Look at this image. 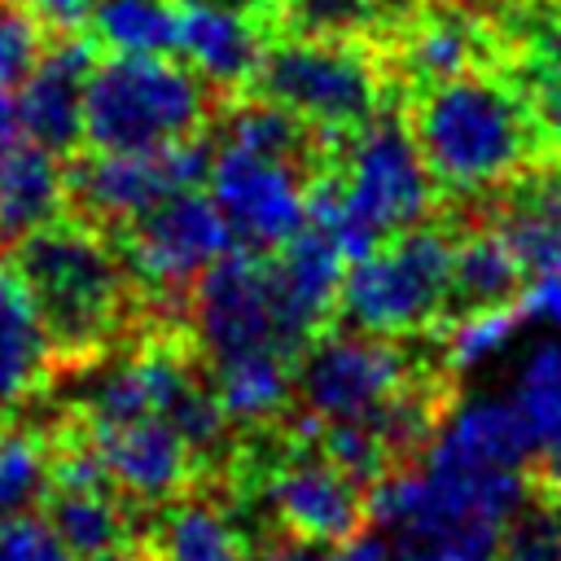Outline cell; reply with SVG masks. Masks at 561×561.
Segmentation results:
<instances>
[{"label":"cell","instance_id":"603a6c76","mask_svg":"<svg viewBox=\"0 0 561 561\" xmlns=\"http://www.w3.org/2000/svg\"><path fill=\"white\" fill-rule=\"evenodd\" d=\"M522 280L526 272L495 224L469 228L460 241H451V311L513 302Z\"/></svg>","mask_w":561,"mask_h":561},{"label":"cell","instance_id":"d4e9b609","mask_svg":"<svg viewBox=\"0 0 561 561\" xmlns=\"http://www.w3.org/2000/svg\"><path fill=\"white\" fill-rule=\"evenodd\" d=\"M88 26L110 53H175L180 0H92Z\"/></svg>","mask_w":561,"mask_h":561},{"label":"cell","instance_id":"f1b7e54d","mask_svg":"<svg viewBox=\"0 0 561 561\" xmlns=\"http://www.w3.org/2000/svg\"><path fill=\"white\" fill-rule=\"evenodd\" d=\"M508 522H438L390 535L394 561H495Z\"/></svg>","mask_w":561,"mask_h":561},{"label":"cell","instance_id":"6da1fadb","mask_svg":"<svg viewBox=\"0 0 561 561\" xmlns=\"http://www.w3.org/2000/svg\"><path fill=\"white\" fill-rule=\"evenodd\" d=\"M403 123L438 193L482 197L548 162V136L530 92L504 66H478L408 88Z\"/></svg>","mask_w":561,"mask_h":561},{"label":"cell","instance_id":"2e32d148","mask_svg":"<svg viewBox=\"0 0 561 561\" xmlns=\"http://www.w3.org/2000/svg\"><path fill=\"white\" fill-rule=\"evenodd\" d=\"M272 272H276V289H280V307L289 316V329L307 346L337 316V285H342L346 259L320 228L302 224L280 250H272Z\"/></svg>","mask_w":561,"mask_h":561},{"label":"cell","instance_id":"60d3db41","mask_svg":"<svg viewBox=\"0 0 561 561\" xmlns=\"http://www.w3.org/2000/svg\"><path fill=\"white\" fill-rule=\"evenodd\" d=\"M22 145V118H18V96L9 88H0V158Z\"/></svg>","mask_w":561,"mask_h":561},{"label":"cell","instance_id":"8fae6325","mask_svg":"<svg viewBox=\"0 0 561 561\" xmlns=\"http://www.w3.org/2000/svg\"><path fill=\"white\" fill-rule=\"evenodd\" d=\"M311 175L316 171L289 158L219 145L210 158L206 184H210V202L219 206L232 241L272 254L307 224Z\"/></svg>","mask_w":561,"mask_h":561},{"label":"cell","instance_id":"44dd1931","mask_svg":"<svg viewBox=\"0 0 561 561\" xmlns=\"http://www.w3.org/2000/svg\"><path fill=\"white\" fill-rule=\"evenodd\" d=\"M294 355L285 351H241L228 359H210L215 399L228 425H272L294 403Z\"/></svg>","mask_w":561,"mask_h":561},{"label":"cell","instance_id":"836d02e7","mask_svg":"<svg viewBox=\"0 0 561 561\" xmlns=\"http://www.w3.org/2000/svg\"><path fill=\"white\" fill-rule=\"evenodd\" d=\"M513 307H517L522 320H552V324H561V263L526 276L517 298H513Z\"/></svg>","mask_w":561,"mask_h":561},{"label":"cell","instance_id":"cb8c5ba5","mask_svg":"<svg viewBox=\"0 0 561 561\" xmlns=\"http://www.w3.org/2000/svg\"><path fill=\"white\" fill-rule=\"evenodd\" d=\"M153 561H250L241 526L210 500H171L153 530Z\"/></svg>","mask_w":561,"mask_h":561},{"label":"cell","instance_id":"b9f144b4","mask_svg":"<svg viewBox=\"0 0 561 561\" xmlns=\"http://www.w3.org/2000/svg\"><path fill=\"white\" fill-rule=\"evenodd\" d=\"M88 561H153V557H145V548H136V543H123V548L96 552V557H88Z\"/></svg>","mask_w":561,"mask_h":561},{"label":"cell","instance_id":"ffe728a7","mask_svg":"<svg viewBox=\"0 0 561 561\" xmlns=\"http://www.w3.org/2000/svg\"><path fill=\"white\" fill-rule=\"evenodd\" d=\"M66 206H70V193H66V171L57 167V153L22 140L0 158V250L61 219Z\"/></svg>","mask_w":561,"mask_h":561},{"label":"cell","instance_id":"3957f363","mask_svg":"<svg viewBox=\"0 0 561 561\" xmlns=\"http://www.w3.org/2000/svg\"><path fill=\"white\" fill-rule=\"evenodd\" d=\"M13 267L22 272L44 320L53 368H83L123 333L131 276L110 232L61 215L13 245Z\"/></svg>","mask_w":561,"mask_h":561},{"label":"cell","instance_id":"e0dca14e","mask_svg":"<svg viewBox=\"0 0 561 561\" xmlns=\"http://www.w3.org/2000/svg\"><path fill=\"white\" fill-rule=\"evenodd\" d=\"M421 451H434V456H447L460 465H482V469H526L535 438L522 425L513 399L486 394V399L443 408V416Z\"/></svg>","mask_w":561,"mask_h":561},{"label":"cell","instance_id":"ac0fdd59","mask_svg":"<svg viewBox=\"0 0 561 561\" xmlns=\"http://www.w3.org/2000/svg\"><path fill=\"white\" fill-rule=\"evenodd\" d=\"M263 26L241 18V13H224V9H206V4H180V39L175 53L184 57V66H193L210 88L237 96L250 88L259 57H263Z\"/></svg>","mask_w":561,"mask_h":561},{"label":"cell","instance_id":"4dcf8cb0","mask_svg":"<svg viewBox=\"0 0 561 561\" xmlns=\"http://www.w3.org/2000/svg\"><path fill=\"white\" fill-rule=\"evenodd\" d=\"M495 561H561V504L548 495L526 500L508 517Z\"/></svg>","mask_w":561,"mask_h":561},{"label":"cell","instance_id":"9a60e30c","mask_svg":"<svg viewBox=\"0 0 561 561\" xmlns=\"http://www.w3.org/2000/svg\"><path fill=\"white\" fill-rule=\"evenodd\" d=\"M96 61V44L79 35H57L18 83L22 136L48 153H75L83 140V83Z\"/></svg>","mask_w":561,"mask_h":561},{"label":"cell","instance_id":"f546056e","mask_svg":"<svg viewBox=\"0 0 561 561\" xmlns=\"http://www.w3.org/2000/svg\"><path fill=\"white\" fill-rule=\"evenodd\" d=\"M513 408L522 416V425L530 430L535 447L561 430V342H539L522 373H517V386H513Z\"/></svg>","mask_w":561,"mask_h":561},{"label":"cell","instance_id":"4316f807","mask_svg":"<svg viewBox=\"0 0 561 561\" xmlns=\"http://www.w3.org/2000/svg\"><path fill=\"white\" fill-rule=\"evenodd\" d=\"M412 0H280V31H307V35H355L377 39L386 35Z\"/></svg>","mask_w":561,"mask_h":561},{"label":"cell","instance_id":"8d00e7d4","mask_svg":"<svg viewBox=\"0 0 561 561\" xmlns=\"http://www.w3.org/2000/svg\"><path fill=\"white\" fill-rule=\"evenodd\" d=\"M535 482H539V495H548V500L561 504V430H552V434L539 443Z\"/></svg>","mask_w":561,"mask_h":561},{"label":"cell","instance_id":"8992f818","mask_svg":"<svg viewBox=\"0 0 561 561\" xmlns=\"http://www.w3.org/2000/svg\"><path fill=\"white\" fill-rule=\"evenodd\" d=\"M451 241L434 219L377 241L346 263L337 316L377 337L434 333L451 311Z\"/></svg>","mask_w":561,"mask_h":561},{"label":"cell","instance_id":"52a82bcc","mask_svg":"<svg viewBox=\"0 0 561 561\" xmlns=\"http://www.w3.org/2000/svg\"><path fill=\"white\" fill-rule=\"evenodd\" d=\"M421 386L399 337H377L364 329L316 333L294 364V399L316 421H368L381 438L390 412ZM390 443V438H386ZM394 451V447H390ZM399 460V456H394Z\"/></svg>","mask_w":561,"mask_h":561},{"label":"cell","instance_id":"ab89813d","mask_svg":"<svg viewBox=\"0 0 561 561\" xmlns=\"http://www.w3.org/2000/svg\"><path fill=\"white\" fill-rule=\"evenodd\" d=\"M535 110H539V123H543V136H548V158L561 162V88L543 92V96H530Z\"/></svg>","mask_w":561,"mask_h":561},{"label":"cell","instance_id":"d590c367","mask_svg":"<svg viewBox=\"0 0 561 561\" xmlns=\"http://www.w3.org/2000/svg\"><path fill=\"white\" fill-rule=\"evenodd\" d=\"M316 561H394V552H390V539L386 535H351V539H342V543H329Z\"/></svg>","mask_w":561,"mask_h":561},{"label":"cell","instance_id":"74e56055","mask_svg":"<svg viewBox=\"0 0 561 561\" xmlns=\"http://www.w3.org/2000/svg\"><path fill=\"white\" fill-rule=\"evenodd\" d=\"M180 4H206V9H224V13H241V18L259 22L263 31L280 22V0H180Z\"/></svg>","mask_w":561,"mask_h":561},{"label":"cell","instance_id":"d6a6232c","mask_svg":"<svg viewBox=\"0 0 561 561\" xmlns=\"http://www.w3.org/2000/svg\"><path fill=\"white\" fill-rule=\"evenodd\" d=\"M0 561H79L61 535L48 526V517H13L0 526Z\"/></svg>","mask_w":561,"mask_h":561},{"label":"cell","instance_id":"7c38bea8","mask_svg":"<svg viewBox=\"0 0 561 561\" xmlns=\"http://www.w3.org/2000/svg\"><path fill=\"white\" fill-rule=\"evenodd\" d=\"M259 491L267 513L276 517V530L329 548L364 530V486L346 478L333 460H324L307 438H289V447L259 473Z\"/></svg>","mask_w":561,"mask_h":561},{"label":"cell","instance_id":"d6986e66","mask_svg":"<svg viewBox=\"0 0 561 561\" xmlns=\"http://www.w3.org/2000/svg\"><path fill=\"white\" fill-rule=\"evenodd\" d=\"M53 373V346L35 298L13 259L0 254V412L22 408Z\"/></svg>","mask_w":561,"mask_h":561},{"label":"cell","instance_id":"7bdbcfd3","mask_svg":"<svg viewBox=\"0 0 561 561\" xmlns=\"http://www.w3.org/2000/svg\"><path fill=\"white\" fill-rule=\"evenodd\" d=\"M548 4H552V9H557V18H561V0H548Z\"/></svg>","mask_w":561,"mask_h":561},{"label":"cell","instance_id":"4fadbf2b","mask_svg":"<svg viewBox=\"0 0 561 561\" xmlns=\"http://www.w3.org/2000/svg\"><path fill=\"white\" fill-rule=\"evenodd\" d=\"M500 48V31H491L482 13L451 0H412V9L386 31L381 61L399 75L403 88H421L478 66H495Z\"/></svg>","mask_w":561,"mask_h":561},{"label":"cell","instance_id":"7402d4cb","mask_svg":"<svg viewBox=\"0 0 561 561\" xmlns=\"http://www.w3.org/2000/svg\"><path fill=\"white\" fill-rule=\"evenodd\" d=\"M44 508H48V526L83 561L131 543V517H127L131 504L114 491V482H48Z\"/></svg>","mask_w":561,"mask_h":561},{"label":"cell","instance_id":"1f68e13d","mask_svg":"<svg viewBox=\"0 0 561 561\" xmlns=\"http://www.w3.org/2000/svg\"><path fill=\"white\" fill-rule=\"evenodd\" d=\"M48 48V31L13 0H0V88H18L39 53Z\"/></svg>","mask_w":561,"mask_h":561},{"label":"cell","instance_id":"9c48e42d","mask_svg":"<svg viewBox=\"0 0 561 561\" xmlns=\"http://www.w3.org/2000/svg\"><path fill=\"white\" fill-rule=\"evenodd\" d=\"M197 346L210 359H228L241 351H285L302 355L298 333L289 329V316L280 307L272 254L232 245L224 250L188 289Z\"/></svg>","mask_w":561,"mask_h":561},{"label":"cell","instance_id":"ba28073f","mask_svg":"<svg viewBox=\"0 0 561 561\" xmlns=\"http://www.w3.org/2000/svg\"><path fill=\"white\" fill-rule=\"evenodd\" d=\"M110 241H114V250L131 276V289H140L145 298H153L162 307L188 302L193 280L224 250L237 245L219 206L202 188H184V193L162 197L158 206L136 215L131 224L114 228Z\"/></svg>","mask_w":561,"mask_h":561},{"label":"cell","instance_id":"277c9868","mask_svg":"<svg viewBox=\"0 0 561 561\" xmlns=\"http://www.w3.org/2000/svg\"><path fill=\"white\" fill-rule=\"evenodd\" d=\"M245 92L280 105L316 136L342 140L386 110V61L373 39L280 31L263 44Z\"/></svg>","mask_w":561,"mask_h":561},{"label":"cell","instance_id":"e575fe53","mask_svg":"<svg viewBox=\"0 0 561 561\" xmlns=\"http://www.w3.org/2000/svg\"><path fill=\"white\" fill-rule=\"evenodd\" d=\"M13 4H22L48 35H79L92 9V0H13Z\"/></svg>","mask_w":561,"mask_h":561},{"label":"cell","instance_id":"83f0119b","mask_svg":"<svg viewBox=\"0 0 561 561\" xmlns=\"http://www.w3.org/2000/svg\"><path fill=\"white\" fill-rule=\"evenodd\" d=\"M517 324H522V316L513 302H491V307L456 311V320H443L430 337H438L443 368L465 373V368H478L482 359H491L495 351H504L508 337L517 333Z\"/></svg>","mask_w":561,"mask_h":561},{"label":"cell","instance_id":"f35d334b","mask_svg":"<svg viewBox=\"0 0 561 561\" xmlns=\"http://www.w3.org/2000/svg\"><path fill=\"white\" fill-rule=\"evenodd\" d=\"M250 561H316V548L294 539V535H285V530H276V539H263L250 552Z\"/></svg>","mask_w":561,"mask_h":561},{"label":"cell","instance_id":"7a4b0ae2","mask_svg":"<svg viewBox=\"0 0 561 561\" xmlns=\"http://www.w3.org/2000/svg\"><path fill=\"white\" fill-rule=\"evenodd\" d=\"M438 184L399 114H377L359 131L342 136L329 162L311 175L307 224L320 228L342 259H359L377 241L425 224L434 215Z\"/></svg>","mask_w":561,"mask_h":561},{"label":"cell","instance_id":"30bf717a","mask_svg":"<svg viewBox=\"0 0 561 561\" xmlns=\"http://www.w3.org/2000/svg\"><path fill=\"white\" fill-rule=\"evenodd\" d=\"M215 149L202 136L162 145V149H136V153H105L92 149L66 171V193L79 219H88L101 232H114L158 206L171 193L202 188L210 171Z\"/></svg>","mask_w":561,"mask_h":561},{"label":"cell","instance_id":"5bb4252c","mask_svg":"<svg viewBox=\"0 0 561 561\" xmlns=\"http://www.w3.org/2000/svg\"><path fill=\"white\" fill-rule=\"evenodd\" d=\"M79 430L127 504H171L202 478V460L167 416H136L118 425Z\"/></svg>","mask_w":561,"mask_h":561},{"label":"cell","instance_id":"484cf974","mask_svg":"<svg viewBox=\"0 0 561 561\" xmlns=\"http://www.w3.org/2000/svg\"><path fill=\"white\" fill-rule=\"evenodd\" d=\"M48 491V430L9 421L0 425V526L44 504Z\"/></svg>","mask_w":561,"mask_h":561},{"label":"cell","instance_id":"5b68a950","mask_svg":"<svg viewBox=\"0 0 561 561\" xmlns=\"http://www.w3.org/2000/svg\"><path fill=\"white\" fill-rule=\"evenodd\" d=\"M210 83L167 53H110L83 83V140L105 153L162 149L202 136Z\"/></svg>","mask_w":561,"mask_h":561}]
</instances>
